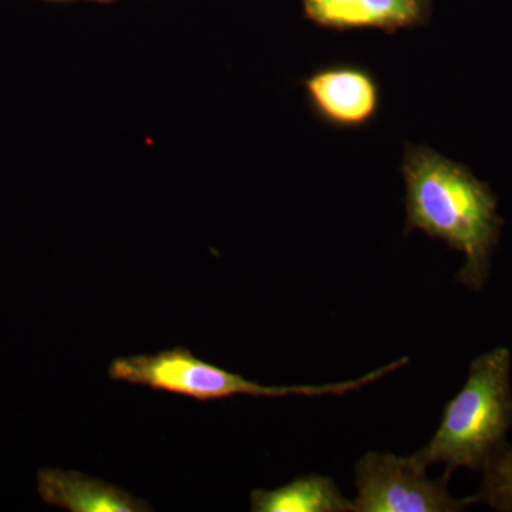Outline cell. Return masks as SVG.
Returning a JSON list of instances; mask_svg holds the SVG:
<instances>
[{"label":"cell","mask_w":512,"mask_h":512,"mask_svg":"<svg viewBox=\"0 0 512 512\" xmlns=\"http://www.w3.org/2000/svg\"><path fill=\"white\" fill-rule=\"evenodd\" d=\"M37 487L45 503L70 512H146L147 503L106 481L77 471L45 468L37 474Z\"/></svg>","instance_id":"obj_7"},{"label":"cell","mask_w":512,"mask_h":512,"mask_svg":"<svg viewBox=\"0 0 512 512\" xmlns=\"http://www.w3.org/2000/svg\"><path fill=\"white\" fill-rule=\"evenodd\" d=\"M483 484L476 495L478 503L495 511L512 512V446L505 444L483 468Z\"/></svg>","instance_id":"obj_9"},{"label":"cell","mask_w":512,"mask_h":512,"mask_svg":"<svg viewBox=\"0 0 512 512\" xmlns=\"http://www.w3.org/2000/svg\"><path fill=\"white\" fill-rule=\"evenodd\" d=\"M400 170L406 184V232L417 229L463 254L457 281L481 291L503 225L491 188L464 165L416 144L404 147Z\"/></svg>","instance_id":"obj_1"},{"label":"cell","mask_w":512,"mask_h":512,"mask_svg":"<svg viewBox=\"0 0 512 512\" xmlns=\"http://www.w3.org/2000/svg\"><path fill=\"white\" fill-rule=\"evenodd\" d=\"M316 117L330 127L359 130L379 116L382 92L375 74L352 63L328 64L302 82Z\"/></svg>","instance_id":"obj_5"},{"label":"cell","mask_w":512,"mask_h":512,"mask_svg":"<svg viewBox=\"0 0 512 512\" xmlns=\"http://www.w3.org/2000/svg\"><path fill=\"white\" fill-rule=\"evenodd\" d=\"M450 477L430 480L412 456L367 451L355 466L353 512H460L478 504L476 495L453 497Z\"/></svg>","instance_id":"obj_4"},{"label":"cell","mask_w":512,"mask_h":512,"mask_svg":"<svg viewBox=\"0 0 512 512\" xmlns=\"http://www.w3.org/2000/svg\"><path fill=\"white\" fill-rule=\"evenodd\" d=\"M302 6L305 19L320 29H375L387 35L423 28L433 13V0H302Z\"/></svg>","instance_id":"obj_6"},{"label":"cell","mask_w":512,"mask_h":512,"mask_svg":"<svg viewBox=\"0 0 512 512\" xmlns=\"http://www.w3.org/2000/svg\"><path fill=\"white\" fill-rule=\"evenodd\" d=\"M409 362V357H402L387 366L367 373L360 379L348 380V382L323 384V386L301 384V386L271 387L262 386L237 373L210 365L192 355L190 350L177 346L153 356L119 357L111 362L109 375L116 382L140 384L161 392L191 397L198 402H210V400L228 399L234 396H343L383 379L400 367L409 365Z\"/></svg>","instance_id":"obj_3"},{"label":"cell","mask_w":512,"mask_h":512,"mask_svg":"<svg viewBox=\"0 0 512 512\" xmlns=\"http://www.w3.org/2000/svg\"><path fill=\"white\" fill-rule=\"evenodd\" d=\"M510 349L494 348L476 357L463 389L446 404L439 429L430 443L412 454L421 466L444 464L483 471L507 444L512 427Z\"/></svg>","instance_id":"obj_2"},{"label":"cell","mask_w":512,"mask_h":512,"mask_svg":"<svg viewBox=\"0 0 512 512\" xmlns=\"http://www.w3.org/2000/svg\"><path fill=\"white\" fill-rule=\"evenodd\" d=\"M252 512H353V503L343 497L330 477H299L276 490L251 493Z\"/></svg>","instance_id":"obj_8"}]
</instances>
